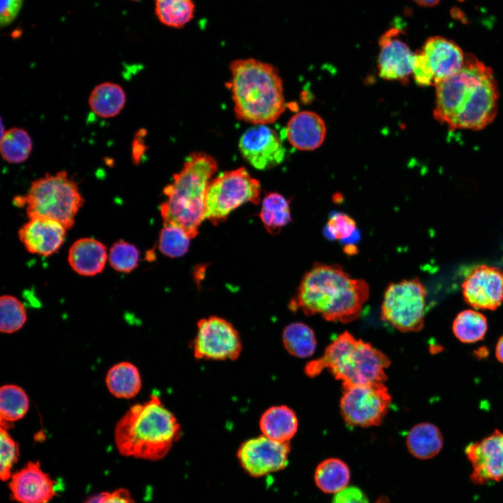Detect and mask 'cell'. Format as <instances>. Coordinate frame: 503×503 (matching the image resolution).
<instances>
[{
  "label": "cell",
  "mask_w": 503,
  "mask_h": 503,
  "mask_svg": "<svg viewBox=\"0 0 503 503\" xmlns=\"http://www.w3.org/2000/svg\"><path fill=\"white\" fill-rule=\"evenodd\" d=\"M434 117L451 129L480 130L497 113L499 90L492 69L465 54L458 71L436 86Z\"/></svg>",
  "instance_id": "1"
},
{
  "label": "cell",
  "mask_w": 503,
  "mask_h": 503,
  "mask_svg": "<svg viewBox=\"0 0 503 503\" xmlns=\"http://www.w3.org/2000/svg\"><path fill=\"white\" fill-rule=\"evenodd\" d=\"M369 296L370 286L364 279L352 278L338 264L314 262L302 276L289 307L307 316L319 314L328 321L345 323L360 316Z\"/></svg>",
  "instance_id": "2"
},
{
  "label": "cell",
  "mask_w": 503,
  "mask_h": 503,
  "mask_svg": "<svg viewBox=\"0 0 503 503\" xmlns=\"http://www.w3.org/2000/svg\"><path fill=\"white\" fill-rule=\"evenodd\" d=\"M229 70L235 117L254 125L275 122L286 108L277 69L269 63L245 58L232 61Z\"/></svg>",
  "instance_id": "3"
},
{
  "label": "cell",
  "mask_w": 503,
  "mask_h": 503,
  "mask_svg": "<svg viewBox=\"0 0 503 503\" xmlns=\"http://www.w3.org/2000/svg\"><path fill=\"white\" fill-rule=\"evenodd\" d=\"M180 425L174 414L152 395L124 414L115 428V443L126 457L150 460L163 458L180 436Z\"/></svg>",
  "instance_id": "4"
},
{
  "label": "cell",
  "mask_w": 503,
  "mask_h": 503,
  "mask_svg": "<svg viewBox=\"0 0 503 503\" xmlns=\"http://www.w3.org/2000/svg\"><path fill=\"white\" fill-rule=\"evenodd\" d=\"M217 170L216 159L205 152H194L186 158L163 190L166 198L160 205L163 225L178 226L191 238L198 234L205 219L207 189Z\"/></svg>",
  "instance_id": "5"
},
{
  "label": "cell",
  "mask_w": 503,
  "mask_h": 503,
  "mask_svg": "<svg viewBox=\"0 0 503 503\" xmlns=\"http://www.w3.org/2000/svg\"><path fill=\"white\" fill-rule=\"evenodd\" d=\"M390 360L370 343L356 339L345 331L326 349L323 356L308 363L305 372L315 377L328 369L343 388L386 380L385 369Z\"/></svg>",
  "instance_id": "6"
},
{
  "label": "cell",
  "mask_w": 503,
  "mask_h": 503,
  "mask_svg": "<svg viewBox=\"0 0 503 503\" xmlns=\"http://www.w3.org/2000/svg\"><path fill=\"white\" fill-rule=\"evenodd\" d=\"M17 206L26 207L28 218L43 217L57 220L67 230L75 224V218L85 200L78 183L66 171L46 173L33 181L27 194L17 196Z\"/></svg>",
  "instance_id": "7"
},
{
  "label": "cell",
  "mask_w": 503,
  "mask_h": 503,
  "mask_svg": "<svg viewBox=\"0 0 503 503\" xmlns=\"http://www.w3.org/2000/svg\"><path fill=\"white\" fill-rule=\"evenodd\" d=\"M261 187L244 167L221 173L212 180L205 196V219L217 225L246 203L258 204Z\"/></svg>",
  "instance_id": "8"
},
{
  "label": "cell",
  "mask_w": 503,
  "mask_h": 503,
  "mask_svg": "<svg viewBox=\"0 0 503 503\" xmlns=\"http://www.w3.org/2000/svg\"><path fill=\"white\" fill-rule=\"evenodd\" d=\"M428 290L418 278L390 283L384 293L381 318L397 330L416 332L424 326Z\"/></svg>",
  "instance_id": "9"
},
{
  "label": "cell",
  "mask_w": 503,
  "mask_h": 503,
  "mask_svg": "<svg viewBox=\"0 0 503 503\" xmlns=\"http://www.w3.org/2000/svg\"><path fill=\"white\" fill-rule=\"evenodd\" d=\"M465 54L454 41L435 36L414 53L412 75L417 84L435 87L462 67Z\"/></svg>",
  "instance_id": "10"
},
{
  "label": "cell",
  "mask_w": 503,
  "mask_h": 503,
  "mask_svg": "<svg viewBox=\"0 0 503 503\" xmlns=\"http://www.w3.org/2000/svg\"><path fill=\"white\" fill-rule=\"evenodd\" d=\"M341 414L351 426L363 428L379 425L391 403V396L383 382H373L343 388Z\"/></svg>",
  "instance_id": "11"
},
{
  "label": "cell",
  "mask_w": 503,
  "mask_h": 503,
  "mask_svg": "<svg viewBox=\"0 0 503 503\" xmlns=\"http://www.w3.org/2000/svg\"><path fill=\"white\" fill-rule=\"evenodd\" d=\"M194 341V354L198 359L231 360L238 358L242 342L234 326L226 319L211 316L200 319Z\"/></svg>",
  "instance_id": "12"
},
{
  "label": "cell",
  "mask_w": 503,
  "mask_h": 503,
  "mask_svg": "<svg viewBox=\"0 0 503 503\" xmlns=\"http://www.w3.org/2000/svg\"><path fill=\"white\" fill-rule=\"evenodd\" d=\"M289 452V442H277L263 435L242 443L237 455L242 468L258 477L284 469Z\"/></svg>",
  "instance_id": "13"
},
{
  "label": "cell",
  "mask_w": 503,
  "mask_h": 503,
  "mask_svg": "<svg viewBox=\"0 0 503 503\" xmlns=\"http://www.w3.org/2000/svg\"><path fill=\"white\" fill-rule=\"evenodd\" d=\"M461 290L468 305L495 310L503 302V271L493 265H478L465 275Z\"/></svg>",
  "instance_id": "14"
},
{
  "label": "cell",
  "mask_w": 503,
  "mask_h": 503,
  "mask_svg": "<svg viewBox=\"0 0 503 503\" xmlns=\"http://www.w3.org/2000/svg\"><path fill=\"white\" fill-rule=\"evenodd\" d=\"M465 452L472 465L469 479L473 483L503 481V432L495 430L481 440L469 444Z\"/></svg>",
  "instance_id": "15"
},
{
  "label": "cell",
  "mask_w": 503,
  "mask_h": 503,
  "mask_svg": "<svg viewBox=\"0 0 503 503\" xmlns=\"http://www.w3.org/2000/svg\"><path fill=\"white\" fill-rule=\"evenodd\" d=\"M238 146L242 157L258 170L273 168L282 163L285 156L281 139L268 125H254L245 131Z\"/></svg>",
  "instance_id": "16"
},
{
  "label": "cell",
  "mask_w": 503,
  "mask_h": 503,
  "mask_svg": "<svg viewBox=\"0 0 503 503\" xmlns=\"http://www.w3.org/2000/svg\"><path fill=\"white\" fill-rule=\"evenodd\" d=\"M10 497L17 503H48L56 495L55 481L38 461H29L9 479Z\"/></svg>",
  "instance_id": "17"
},
{
  "label": "cell",
  "mask_w": 503,
  "mask_h": 503,
  "mask_svg": "<svg viewBox=\"0 0 503 503\" xmlns=\"http://www.w3.org/2000/svg\"><path fill=\"white\" fill-rule=\"evenodd\" d=\"M400 32L394 27L380 37L378 69L381 78L405 82L413 73L414 53L399 38Z\"/></svg>",
  "instance_id": "18"
},
{
  "label": "cell",
  "mask_w": 503,
  "mask_h": 503,
  "mask_svg": "<svg viewBox=\"0 0 503 503\" xmlns=\"http://www.w3.org/2000/svg\"><path fill=\"white\" fill-rule=\"evenodd\" d=\"M66 228L59 221L43 217L29 218L19 230L18 237L31 254L49 256L62 246Z\"/></svg>",
  "instance_id": "19"
},
{
  "label": "cell",
  "mask_w": 503,
  "mask_h": 503,
  "mask_svg": "<svg viewBox=\"0 0 503 503\" xmlns=\"http://www.w3.org/2000/svg\"><path fill=\"white\" fill-rule=\"evenodd\" d=\"M326 126L323 119L311 111H301L291 117L286 127L289 142L302 151L314 150L324 141Z\"/></svg>",
  "instance_id": "20"
},
{
  "label": "cell",
  "mask_w": 503,
  "mask_h": 503,
  "mask_svg": "<svg viewBox=\"0 0 503 503\" xmlns=\"http://www.w3.org/2000/svg\"><path fill=\"white\" fill-rule=\"evenodd\" d=\"M108 259L107 248L92 238L77 240L70 247L68 262L78 274L91 277L101 273Z\"/></svg>",
  "instance_id": "21"
},
{
  "label": "cell",
  "mask_w": 503,
  "mask_h": 503,
  "mask_svg": "<svg viewBox=\"0 0 503 503\" xmlns=\"http://www.w3.org/2000/svg\"><path fill=\"white\" fill-rule=\"evenodd\" d=\"M263 435L280 442H287L297 432L298 423L295 412L285 405L268 409L260 419Z\"/></svg>",
  "instance_id": "22"
},
{
  "label": "cell",
  "mask_w": 503,
  "mask_h": 503,
  "mask_svg": "<svg viewBox=\"0 0 503 503\" xmlns=\"http://www.w3.org/2000/svg\"><path fill=\"white\" fill-rule=\"evenodd\" d=\"M406 444L409 453L416 458L426 460L435 457L443 446L439 429L430 423L414 426L408 432Z\"/></svg>",
  "instance_id": "23"
},
{
  "label": "cell",
  "mask_w": 503,
  "mask_h": 503,
  "mask_svg": "<svg viewBox=\"0 0 503 503\" xmlns=\"http://www.w3.org/2000/svg\"><path fill=\"white\" fill-rule=\"evenodd\" d=\"M126 93L118 84L105 82L96 85L89 98L91 110L103 118L114 117L124 108Z\"/></svg>",
  "instance_id": "24"
},
{
  "label": "cell",
  "mask_w": 503,
  "mask_h": 503,
  "mask_svg": "<svg viewBox=\"0 0 503 503\" xmlns=\"http://www.w3.org/2000/svg\"><path fill=\"white\" fill-rule=\"evenodd\" d=\"M105 384L112 395L124 399L135 397L142 386L138 367L129 362L114 365L107 372Z\"/></svg>",
  "instance_id": "25"
},
{
  "label": "cell",
  "mask_w": 503,
  "mask_h": 503,
  "mask_svg": "<svg viewBox=\"0 0 503 503\" xmlns=\"http://www.w3.org/2000/svg\"><path fill=\"white\" fill-rule=\"evenodd\" d=\"M259 217L270 234H279L292 221L290 200L277 192L267 194L262 201Z\"/></svg>",
  "instance_id": "26"
},
{
  "label": "cell",
  "mask_w": 503,
  "mask_h": 503,
  "mask_svg": "<svg viewBox=\"0 0 503 503\" xmlns=\"http://www.w3.org/2000/svg\"><path fill=\"white\" fill-rule=\"evenodd\" d=\"M314 478L316 486L321 491L336 494L347 487L350 470L342 460L328 458L318 465Z\"/></svg>",
  "instance_id": "27"
},
{
  "label": "cell",
  "mask_w": 503,
  "mask_h": 503,
  "mask_svg": "<svg viewBox=\"0 0 503 503\" xmlns=\"http://www.w3.org/2000/svg\"><path fill=\"white\" fill-rule=\"evenodd\" d=\"M29 407L25 391L14 384L3 385L0 389V425L8 429L12 423L22 418Z\"/></svg>",
  "instance_id": "28"
},
{
  "label": "cell",
  "mask_w": 503,
  "mask_h": 503,
  "mask_svg": "<svg viewBox=\"0 0 503 503\" xmlns=\"http://www.w3.org/2000/svg\"><path fill=\"white\" fill-rule=\"evenodd\" d=\"M196 5L193 0H155L154 13L164 26L181 29L195 16Z\"/></svg>",
  "instance_id": "29"
},
{
  "label": "cell",
  "mask_w": 503,
  "mask_h": 503,
  "mask_svg": "<svg viewBox=\"0 0 503 503\" xmlns=\"http://www.w3.org/2000/svg\"><path fill=\"white\" fill-rule=\"evenodd\" d=\"M285 349L298 358L311 356L316 347L314 330L302 322H294L285 327L282 333Z\"/></svg>",
  "instance_id": "30"
},
{
  "label": "cell",
  "mask_w": 503,
  "mask_h": 503,
  "mask_svg": "<svg viewBox=\"0 0 503 503\" xmlns=\"http://www.w3.org/2000/svg\"><path fill=\"white\" fill-rule=\"evenodd\" d=\"M33 143L28 132L18 127L11 128L2 134L0 150L2 158L10 163H20L29 158Z\"/></svg>",
  "instance_id": "31"
},
{
  "label": "cell",
  "mask_w": 503,
  "mask_h": 503,
  "mask_svg": "<svg viewBox=\"0 0 503 503\" xmlns=\"http://www.w3.org/2000/svg\"><path fill=\"white\" fill-rule=\"evenodd\" d=\"M454 335L462 342L474 343L483 339L488 330L486 317L474 309L459 312L452 325Z\"/></svg>",
  "instance_id": "32"
},
{
  "label": "cell",
  "mask_w": 503,
  "mask_h": 503,
  "mask_svg": "<svg viewBox=\"0 0 503 503\" xmlns=\"http://www.w3.org/2000/svg\"><path fill=\"white\" fill-rule=\"evenodd\" d=\"M27 321L23 304L13 296L3 295L0 298V330L13 333L21 329Z\"/></svg>",
  "instance_id": "33"
},
{
  "label": "cell",
  "mask_w": 503,
  "mask_h": 503,
  "mask_svg": "<svg viewBox=\"0 0 503 503\" xmlns=\"http://www.w3.org/2000/svg\"><path fill=\"white\" fill-rule=\"evenodd\" d=\"M191 239L182 228L173 225H163L159 233L158 247L166 256L181 257L188 252Z\"/></svg>",
  "instance_id": "34"
},
{
  "label": "cell",
  "mask_w": 503,
  "mask_h": 503,
  "mask_svg": "<svg viewBox=\"0 0 503 503\" xmlns=\"http://www.w3.org/2000/svg\"><path fill=\"white\" fill-rule=\"evenodd\" d=\"M139 260L140 252L138 248L123 240L115 242L109 250V263L114 270L119 272H131L138 267Z\"/></svg>",
  "instance_id": "35"
},
{
  "label": "cell",
  "mask_w": 503,
  "mask_h": 503,
  "mask_svg": "<svg viewBox=\"0 0 503 503\" xmlns=\"http://www.w3.org/2000/svg\"><path fill=\"white\" fill-rule=\"evenodd\" d=\"M0 477L1 481H9L12 469L20 455L17 443L10 437L7 429L0 428Z\"/></svg>",
  "instance_id": "36"
},
{
  "label": "cell",
  "mask_w": 503,
  "mask_h": 503,
  "mask_svg": "<svg viewBox=\"0 0 503 503\" xmlns=\"http://www.w3.org/2000/svg\"><path fill=\"white\" fill-rule=\"evenodd\" d=\"M356 229V222L344 212H335L328 220L324 233L330 240H344Z\"/></svg>",
  "instance_id": "37"
},
{
  "label": "cell",
  "mask_w": 503,
  "mask_h": 503,
  "mask_svg": "<svg viewBox=\"0 0 503 503\" xmlns=\"http://www.w3.org/2000/svg\"><path fill=\"white\" fill-rule=\"evenodd\" d=\"M85 503H135L129 491L119 488L112 492H103L89 497Z\"/></svg>",
  "instance_id": "38"
},
{
  "label": "cell",
  "mask_w": 503,
  "mask_h": 503,
  "mask_svg": "<svg viewBox=\"0 0 503 503\" xmlns=\"http://www.w3.org/2000/svg\"><path fill=\"white\" fill-rule=\"evenodd\" d=\"M24 0H0V25L5 27L12 24L18 16Z\"/></svg>",
  "instance_id": "39"
},
{
  "label": "cell",
  "mask_w": 503,
  "mask_h": 503,
  "mask_svg": "<svg viewBox=\"0 0 503 503\" xmlns=\"http://www.w3.org/2000/svg\"><path fill=\"white\" fill-rule=\"evenodd\" d=\"M332 503H369V501L360 488L349 486L336 493Z\"/></svg>",
  "instance_id": "40"
},
{
  "label": "cell",
  "mask_w": 503,
  "mask_h": 503,
  "mask_svg": "<svg viewBox=\"0 0 503 503\" xmlns=\"http://www.w3.org/2000/svg\"><path fill=\"white\" fill-rule=\"evenodd\" d=\"M495 356L500 363H503V335L500 337L496 344Z\"/></svg>",
  "instance_id": "41"
},
{
  "label": "cell",
  "mask_w": 503,
  "mask_h": 503,
  "mask_svg": "<svg viewBox=\"0 0 503 503\" xmlns=\"http://www.w3.org/2000/svg\"><path fill=\"white\" fill-rule=\"evenodd\" d=\"M416 3L423 7L436 6L441 0H413Z\"/></svg>",
  "instance_id": "42"
},
{
  "label": "cell",
  "mask_w": 503,
  "mask_h": 503,
  "mask_svg": "<svg viewBox=\"0 0 503 503\" xmlns=\"http://www.w3.org/2000/svg\"><path fill=\"white\" fill-rule=\"evenodd\" d=\"M344 252L347 255H353L357 253L358 249L357 247L353 245H346L344 248Z\"/></svg>",
  "instance_id": "43"
},
{
  "label": "cell",
  "mask_w": 503,
  "mask_h": 503,
  "mask_svg": "<svg viewBox=\"0 0 503 503\" xmlns=\"http://www.w3.org/2000/svg\"><path fill=\"white\" fill-rule=\"evenodd\" d=\"M129 1H140V0H129Z\"/></svg>",
  "instance_id": "44"
}]
</instances>
